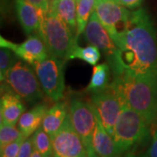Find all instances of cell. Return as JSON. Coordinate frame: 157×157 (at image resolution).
Wrapping results in <instances>:
<instances>
[{
    "mask_svg": "<svg viewBox=\"0 0 157 157\" xmlns=\"http://www.w3.org/2000/svg\"><path fill=\"white\" fill-rule=\"evenodd\" d=\"M119 5L124 6L128 9H138L141 6L143 0H114Z\"/></svg>",
    "mask_w": 157,
    "mask_h": 157,
    "instance_id": "27",
    "label": "cell"
},
{
    "mask_svg": "<svg viewBox=\"0 0 157 157\" xmlns=\"http://www.w3.org/2000/svg\"><path fill=\"white\" fill-rule=\"evenodd\" d=\"M95 110V109H94ZM97 123L93 135L92 147L100 157H121L113 136L107 131L95 111Z\"/></svg>",
    "mask_w": 157,
    "mask_h": 157,
    "instance_id": "15",
    "label": "cell"
},
{
    "mask_svg": "<svg viewBox=\"0 0 157 157\" xmlns=\"http://www.w3.org/2000/svg\"><path fill=\"white\" fill-rule=\"evenodd\" d=\"M110 69L111 67L108 63H102L94 66L92 78L86 90L92 94H94L107 88L109 86Z\"/></svg>",
    "mask_w": 157,
    "mask_h": 157,
    "instance_id": "19",
    "label": "cell"
},
{
    "mask_svg": "<svg viewBox=\"0 0 157 157\" xmlns=\"http://www.w3.org/2000/svg\"><path fill=\"white\" fill-rule=\"evenodd\" d=\"M52 138L54 155L59 157H87L84 142L75 130L68 114L64 124Z\"/></svg>",
    "mask_w": 157,
    "mask_h": 157,
    "instance_id": "9",
    "label": "cell"
},
{
    "mask_svg": "<svg viewBox=\"0 0 157 157\" xmlns=\"http://www.w3.org/2000/svg\"><path fill=\"white\" fill-rule=\"evenodd\" d=\"M91 104L107 131L113 136V129L125 103L121 97L111 86L93 94Z\"/></svg>",
    "mask_w": 157,
    "mask_h": 157,
    "instance_id": "7",
    "label": "cell"
},
{
    "mask_svg": "<svg viewBox=\"0 0 157 157\" xmlns=\"http://www.w3.org/2000/svg\"><path fill=\"white\" fill-rule=\"evenodd\" d=\"M125 105L140 113L151 126L157 121V73L147 75L123 73L113 76L109 85Z\"/></svg>",
    "mask_w": 157,
    "mask_h": 157,
    "instance_id": "2",
    "label": "cell"
},
{
    "mask_svg": "<svg viewBox=\"0 0 157 157\" xmlns=\"http://www.w3.org/2000/svg\"><path fill=\"white\" fill-rule=\"evenodd\" d=\"M69 114L73 127L81 137L88 154L94 153L92 140L97 119L94 107L79 99H72L69 105Z\"/></svg>",
    "mask_w": 157,
    "mask_h": 157,
    "instance_id": "8",
    "label": "cell"
},
{
    "mask_svg": "<svg viewBox=\"0 0 157 157\" xmlns=\"http://www.w3.org/2000/svg\"><path fill=\"white\" fill-rule=\"evenodd\" d=\"M23 137L22 133L15 125L1 123L0 125V149Z\"/></svg>",
    "mask_w": 157,
    "mask_h": 157,
    "instance_id": "24",
    "label": "cell"
},
{
    "mask_svg": "<svg viewBox=\"0 0 157 157\" xmlns=\"http://www.w3.org/2000/svg\"><path fill=\"white\" fill-rule=\"evenodd\" d=\"M147 157H157V130L152 138L151 144L147 152Z\"/></svg>",
    "mask_w": 157,
    "mask_h": 157,
    "instance_id": "29",
    "label": "cell"
},
{
    "mask_svg": "<svg viewBox=\"0 0 157 157\" xmlns=\"http://www.w3.org/2000/svg\"><path fill=\"white\" fill-rule=\"evenodd\" d=\"M33 151L34 147L33 139L32 137H28L23 141L17 157H31Z\"/></svg>",
    "mask_w": 157,
    "mask_h": 157,
    "instance_id": "26",
    "label": "cell"
},
{
    "mask_svg": "<svg viewBox=\"0 0 157 157\" xmlns=\"http://www.w3.org/2000/svg\"><path fill=\"white\" fill-rule=\"evenodd\" d=\"M32 5L36 6L39 10L42 11L44 13H46L50 10V0H26Z\"/></svg>",
    "mask_w": 157,
    "mask_h": 157,
    "instance_id": "28",
    "label": "cell"
},
{
    "mask_svg": "<svg viewBox=\"0 0 157 157\" xmlns=\"http://www.w3.org/2000/svg\"><path fill=\"white\" fill-rule=\"evenodd\" d=\"M31 157H45V155H43L41 153H39V151H37V150H35L34 149L33 153V155H32V156Z\"/></svg>",
    "mask_w": 157,
    "mask_h": 157,
    "instance_id": "31",
    "label": "cell"
},
{
    "mask_svg": "<svg viewBox=\"0 0 157 157\" xmlns=\"http://www.w3.org/2000/svg\"><path fill=\"white\" fill-rule=\"evenodd\" d=\"M65 61V59L50 54L45 59L34 66L42 89L53 101H59L64 95Z\"/></svg>",
    "mask_w": 157,
    "mask_h": 157,
    "instance_id": "6",
    "label": "cell"
},
{
    "mask_svg": "<svg viewBox=\"0 0 157 157\" xmlns=\"http://www.w3.org/2000/svg\"><path fill=\"white\" fill-rule=\"evenodd\" d=\"M81 59L91 66H95L101 59V52L98 47L92 45L86 47H80L77 42L73 46L67 58V59Z\"/></svg>",
    "mask_w": 157,
    "mask_h": 157,
    "instance_id": "20",
    "label": "cell"
},
{
    "mask_svg": "<svg viewBox=\"0 0 157 157\" xmlns=\"http://www.w3.org/2000/svg\"><path fill=\"white\" fill-rule=\"evenodd\" d=\"M17 56L13 51L6 47H1L0 51V78L5 81L8 72L17 61Z\"/></svg>",
    "mask_w": 157,
    "mask_h": 157,
    "instance_id": "23",
    "label": "cell"
},
{
    "mask_svg": "<svg viewBox=\"0 0 157 157\" xmlns=\"http://www.w3.org/2000/svg\"><path fill=\"white\" fill-rule=\"evenodd\" d=\"M94 11L113 39L126 26L130 11L114 0H96Z\"/></svg>",
    "mask_w": 157,
    "mask_h": 157,
    "instance_id": "10",
    "label": "cell"
},
{
    "mask_svg": "<svg viewBox=\"0 0 157 157\" xmlns=\"http://www.w3.org/2000/svg\"><path fill=\"white\" fill-rule=\"evenodd\" d=\"M69 114L67 104L64 101H58L48 109L45 115L41 128L52 137L59 130Z\"/></svg>",
    "mask_w": 157,
    "mask_h": 157,
    "instance_id": "18",
    "label": "cell"
},
{
    "mask_svg": "<svg viewBox=\"0 0 157 157\" xmlns=\"http://www.w3.org/2000/svg\"><path fill=\"white\" fill-rule=\"evenodd\" d=\"M87 157H100L99 155H97L95 153H91V154H88V156Z\"/></svg>",
    "mask_w": 157,
    "mask_h": 157,
    "instance_id": "32",
    "label": "cell"
},
{
    "mask_svg": "<svg viewBox=\"0 0 157 157\" xmlns=\"http://www.w3.org/2000/svg\"><path fill=\"white\" fill-rule=\"evenodd\" d=\"M32 139L35 150L41 153L45 157H54L52 138L41 127L35 131Z\"/></svg>",
    "mask_w": 157,
    "mask_h": 157,
    "instance_id": "22",
    "label": "cell"
},
{
    "mask_svg": "<svg viewBox=\"0 0 157 157\" xmlns=\"http://www.w3.org/2000/svg\"><path fill=\"white\" fill-rule=\"evenodd\" d=\"M15 2L17 19L25 33L27 35L35 33L39 35L44 12L26 0H15Z\"/></svg>",
    "mask_w": 157,
    "mask_h": 157,
    "instance_id": "14",
    "label": "cell"
},
{
    "mask_svg": "<svg viewBox=\"0 0 157 157\" xmlns=\"http://www.w3.org/2000/svg\"><path fill=\"white\" fill-rule=\"evenodd\" d=\"M39 36L44 39L50 54L65 60H67L73 46L78 42L67 25L51 8L43 14Z\"/></svg>",
    "mask_w": 157,
    "mask_h": 157,
    "instance_id": "4",
    "label": "cell"
},
{
    "mask_svg": "<svg viewBox=\"0 0 157 157\" xmlns=\"http://www.w3.org/2000/svg\"><path fill=\"white\" fill-rule=\"evenodd\" d=\"M25 140V138L23 136L21 138L17 139V140L6 145L3 148H1L0 149V157H17L19 149H20V147Z\"/></svg>",
    "mask_w": 157,
    "mask_h": 157,
    "instance_id": "25",
    "label": "cell"
},
{
    "mask_svg": "<svg viewBox=\"0 0 157 157\" xmlns=\"http://www.w3.org/2000/svg\"><path fill=\"white\" fill-rule=\"evenodd\" d=\"M54 157H59V155H54Z\"/></svg>",
    "mask_w": 157,
    "mask_h": 157,
    "instance_id": "33",
    "label": "cell"
},
{
    "mask_svg": "<svg viewBox=\"0 0 157 157\" xmlns=\"http://www.w3.org/2000/svg\"><path fill=\"white\" fill-rule=\"evenodd\" d=\"M2 96L0 101V119L1 123L16 125L18 122L25 107L21 98L11 91L7 85H2Z\"/></svg>",
    "mask_w": 157,
    "mask_h": 157,
    "instance_id": "13",
    "label": "cell"
},
{
    "mask_svg": "<svg viewBox=\"0 0 157 157\" xmlns=\"http://www.w3.org/2000/svg\"><path fill=\"white\" fill-rule=\"evenodd\" d=\"M150 125L133 108L125 105L113 129V138L121 156L135 151L140 145L147 142L150 137Z\"/></svg>",
    "mask_w": 157,
    "mask_h": 157,
    "instance_id": "3",
    "label": "cell"
},
{
    "mask_svg": "<svg viewBox=\"0 0 157 157\" xmlns=\"http://www.w3.org/2000/svg\"><path fill=\"white\" fill-rule=\"evenodd\" d=\"M84 33L86 41L90 45L98 47L104 53L108 65L111 67L115 60L118 48L94 11L90 17Z\"/></svg>",
    "mask_w": 157,
    "mask_h": 157,
    "instance_id": "11",
    "label": "cell"
},
{
    "mask_svg": "<svg viewBox=\"0 0 157 157\" xmlns=\"http://www.w3.org/2000/svg\"><path fill=\"white\" fill-rule=\"evenodd\" d=\"M0 45L1 47H6L13 51L18 58L22 59L33 67L50 55L44 39L39 34L29 36L28 39L20 45L11 42L1 36Z\"/></svg>",
    "mask_w": 157,
    "mask_h": 157,
    "instance_id": "12",
    "label": "cell"
},
{
    "mask_svg": "<svg viewBox=\"0 0 157 157\" xmlns=\"http://www.w3.org/2000/svg\"><path fill=\"white\" fill-rule=\"evenodd\" d=\"M50 8L56 12L77 39V0H52Z\"/></svg>",
    "mask_w": 157,
    "mask_h": 157,
    "instance_id": "17",
    "label": "cell"
},
{
    "mask_svg": "<svg viewBox=\"0 0 157 157\" xmlns=\"http://www.w3.org/2000/svg\"><path fill=\"white\" fill-rule=\"evenodd\" d=\"M96 0H77V39L83 33L92 13L94 11Z\"/></svg>",
    "mask_w": 157,
    "mask_h": 157,
    "instance_id": "21",
    "label": "cell"
},
{
    "mask_svg": "<svg viewBox=\"0 0 157 157\" xmlns=\"http://www.w3.org/2000/svg\"><path fill=\"white\" fill-rule=\"evenodd\" d=\"M113 40L118 48L110 67L113 76L157 73V33L146 9L130 11L125 29Z\"/></svg>",
    "mask_w": 157,
    "mask_h": 157,
    "instance_id": "1",
    "label": "cell"
},
{
    "mask_svg": "<svg viewBox=\"0 0 157 157\" xmlns=\"http://www.w3.org/2000/svg\"><path fill=\"white\" fill-rule=\"evenodd\" d=\"M47 111V105L39 104L21 115L17 122V128L25 139L33 135L35 131L41 127Z\"/></svg>",
    "mask_w": 157,
    "mask_h": 157,
    "instance_id": "16",
    "label": "cell"
},
{
    "mask_svg": "<svg viewBox=\"0 0 157 157\" xmlns=\"http://www.w3.org/2000/svg\"><path fill=\"white\" fill-rule=\"evenodd\" d=\"M121 157H147V155H136L135 153V151H130L124 154L123 155H121Z\"/></svg>",
    "mask_w": 157,
    "mask_h": 157,
    "instance_id": "30",
    "label": "cell"
},
{
    "mask_svg": "<svg viewBox=\"0 0 157 157\" xmlns=\"http://www.w3.org/2000/svg\"><path fill=\"white\" fill-rule=\"evenodd\" d=\"M9 88L29 103H36L43 97L38 76L29 66L17 61L10 69L6 80Z\"/></svg>",
    "mask_w": 157,
    "mask_h": 157,
    "instance_id": "5",
    "label": "cell"
}]
</instances>
